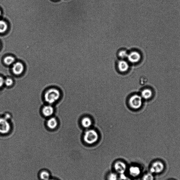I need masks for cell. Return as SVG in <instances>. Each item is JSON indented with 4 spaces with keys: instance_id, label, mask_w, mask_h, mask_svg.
Masks as SVG:
<instances>
[{
    "instance_id": "1",
    "label": "cell",
    "mask_w": 180,
    "mask_h": 180,
    "mask_svg": "<svg viewBox=\"0 0 180 180\" xmlns=\"http://www.w3.org/2000/svg\"><path fill=\"white\" fill-rule=\"evenodd\" d=\"M60 95V93L58 90L54 88L50 89L45 93L44 99L48 103L51 104L59 99Z\"/></svg>"
},
{
    "instance_id": "2",
    "label": "cell",
    "mask_w": 180,
    "mask_h": 180,
    "mask_svg": "<svg viewBox=\"0 0 180 180\" xmlns=\"http://www.w3.org/2000/svg\"><path fill=\"white\" fill-rule=\"evenodd\" d=\"M99 136L96 131L94 130H89L86 132L84 140L86 143L92 144L95 143L98 139Z\"/></svg>"
},
{
    "instance_id": "3",
    "label": "cell",
    "mask_w": 180,
    "mask_h": 180,
    "mask_svg": "<svg viewBox=\"0 0 180 180\" xmlns=\"http://www.w3.org/2000/svg\"><path fill=\"white\" fill-rule=\"evenodd\" d=\"M129 103L132 108L135 109H138L142 106V98L139 95H133L130 98Z\"/></svg>"
},
{
    "instance_id": "4",
    "label": "cell",
    "mask_w": 180,
    "mask_h": 180,
    "mask_svg": "<svg viewBox=\"0 0 180 180\" xmlns=\"http://www.w3.org/2000/svg\"><path fill=\"white\" fill-rule=\"evenodd\" d=\"M10 130V125L7 120L5 118H0V133L6 134Z\"/></svg>"
},
{
    "instance_id": "5",
    "label": "cell",
    "mask_w": 180,
    "mask_h": 180,
    "mask_svg": "<svg viewBox=\"0 0 180 180\" xmlns=\"http://www.w3.org/2000/svg\"><path fill=\"white\" fill-rule=\"evenodd\" d=\"M164 165L160 162H156L153 163L151 168L150 171L152 174H158L162 172L164 169Z\"/></svg>"
},
{
    "instance_id": "6",
    "label": "cell",
    "mask_w": 180,
    "mask_h": 180,
    "mask_svg": "<svg viewBox=\"0 0 180 180\" xmlns=\"http://www.w3.org/2000/svg\"><path fill=\"white\" fill-rule=\"evenodd\" d=\"M128 60L130 62L132 63H136L139 62L141 58V55L136 51H133L128 55Z\"/></svg>"
},
{
    "instance_id": "7",
    "label": "cell",
    "mask_w": 180,
    "mask_h": 180,
    "mask_svg": "<svg viewBox=\"0 0 180 180\" xmlns=\"http://www.w3.org/2000/svg\"><path fill=\"white\" fill-rule=\"evenodd\" d=\"M24 66L21 63L17 62L14 64L13 67V73L16 75H20L24 71Z\"/></svg>"
},
{
    "instance_id": "8",
    "label": "cell",
    "mask_w": 180,
    "mask_h": 180,
    "mask_svg": "<svg viewBox=\"0 0 180 180\" xmlns=\"http://www.w3.org/2000/svg\"><path fill=\"white\" fill-rule=\"evenodd\" d=\"M114 167L116 171L120 174H124L126 169L125 163L121 162H116L114 165Z\"/></svg>"
},
{
    "instance_id": "9",
    "label": "cell",
    "mask_w": 180,
    "mask_h": 180,
    "mask_svg": "<svg viewBox=\"0 0 180 180\" xmlns=\"http://www.w3.org/2000/svg\"><path fill=\"white\" fill-rule=\"evenodd\" d=\"M152 91L149 88L145 89L142 90L141 93V96L142 99L145 100H149L153 96Z\"/></svg>"
},
{
    "instance_id": "10",
    "label": "cell",
    "mask_w": 180,
    "mask_h": 180,
    "mask_svg": "<svg viewBox=\"0 0 180 180\" xmlns=\"http://www.w3.org/2000/svg\"><path fill=\"white\" fill-rule=\"evenodd\" d=\"M53 112H54V109L50 105H47L44 106L42 109L43 115L46 117H49L52 115Z\"/></svg>"
},
{
    "instance_id": "11",
    "label": "cell",
    "mask_w": 180,
    "mask_h": 180,
    "mask_svg": "<svg viewBox=\"0 0 180 180\" xmlns=\"http://www.w3.org/2000/svg\"><path fill=\"white\" fill-rule=\"evenodd\" d=\"M129 65L125 61H121L118 63V69L121 72H125L127 71L129 69Z\"/></svg>"
},
{
    "instance_id": "12",
    "label": "cell",
    "mask_w": 180,
    "mask_h": 180,
    "mask_svg": "<svg viewBox=\"0 0 180 180\" xmlns=\"http://www.w3.org/2000/svg\"><path fill=\"white\" fill-rule=\"evenodd\" d=\"M129 172L130 174L134 177H136L139 176L141 174V171L140 168L135 166H132L130 168Z\"/></svg>"
},
{
    "instance_id": "13",
    "label": "cell",
    "mask_w": 180,
    "mask_h": 180,
    "mask_svg": "<svg viewBox=\"0 0 180 180\" xmlns=\"http://www.w3.org/2000/svg\"><path fill=\"white\" fill-rule=\"evenodd\" d=\"M48 127L51 129H54L57 127L58 122L57 119L54 117L51 118L47 121Z\"/></svg>"
},
{
    "instance_id": "14",
    "label": "cell",
    "mask_w": 180,
    "mask_h": 180,
    "mask_svg": "<svg viewBox=\"0 0 180 180\" xmlns=\"http://www.w3.org/2000/svg\"><path fill=\"white\" fill-rule=\"evenodd\" d=\"M82 125L86 128H88L92 124V120L88 117H86L83 119L81 121Z\"/></svg>"
},
{
    "instance_id": "15",
    "label": "cell",
    "mask_w": 180,
    "mask_h": 180,
    "mask_svg": "<svg viewBox=\"0 0 180 180\" xmlns=\"http://www.w3.org/2000/svg\"><path fill=\"white\" fill-rule=\"evenodd\" d=\"M8 29V25L3 20H0V33L5 32Z\"/></svg>"
},
{
    "instance_id": "16",
    "label": "cell",
    "mask_w": 180,
    "mask_h": 180,
    "mask_svg": "<svg viewBox=\"0 0 180 180\" xmlns=\"http://www.w3.org/2000/svg\"><path fill=\"white\" fill-rule=\"evenodd\" d=\"M4 62L5 64L8 65L12 64L15 62V58L11 56L6 57L5 58Z\"/></svg>"
},
{
    "instance_id": "17",
    "label": "cell",
    "mask_w": 180,
    "mask_h": 180,
    "mask_svg": "<svg viewBox=\"0 0 180 180\" xmlns=\"http://www.w3.org/2000/svg\"><path fill=\"white\" fill-rule=\"evenodd\" d=\"M41 178L43 180H48L50 179V174L46 171L42 172L40 175Z\"/></svg>"
},
{
    "instance_id": "18",
    "label": "cell",
    "mask_w": 180,
    "mask_h": 180,
    "mask_svg": "<svg viewBox=\"0 0 180 180\" xmlns=\"http://www.w3.org/2000/svg\"><path fill=\"white\" fill-rule=\"evenodd\" d=\"M154 177L152 173H148L145 175L143 177V180H154Z\"/></svg>"
},
{
    "instance_id": "19",
    "label": "cell",
    "mask_w": 180,
    "mask_h": 180,
    "mask_svg": "<svg viewBox=\"0 0 180 180\" xmlns=\"http://www.w3.org/2000/svg\"><path fill=\"white\" fill-rule=\"evenodd\" d=\"M108 180H118L117 175L114 173H112L109 175L108 177Z\"/></svg>"
},
{
    "instance_id": "20",
    "label": "cell",
    "mask_w": 180,
    "mask_h": 180,
    "mask_svg": "<svg viewBox=\"0 0 180 180\" xmlns=\"http://www.w3.org/2000/svg\"><path fill=\"white\" fill-rule=\"evenodd\" d=\"M4 84L8 86H10L13 85V81L10 78H7L4 81Z\"/></svg>"
},
{
    "instance_id": "21",
    "label": "cell",
    "mask_w": 180,
    "mask_h": 180,
    "mask_svg": "<svg viewBox=\"0 0 180 180\" xmlns=\"http://www.w3.org/2000/svg\"><path fill=\"white\" fill-rule=\"evenodd\" d=\"M119 55L121 58H123L127 57L128 56L127 52L125 50L120 51L119 53Z\"/></svg>"
},
{
    "instance_id": "22",
    "label": "cell",
    "mask_w": 180,
    "mask_h": 180,
    "mask_svg": "<svg viewBox=\"0 0 180 180\" xmlns=\"http://www.w3.org/2000/svg\"><path fill=\"white\" fill-rule=\"evenodd\" d=\"M119 180H131L129 177L126 176L124 174H120Z\"/></svg>"
},
{
    "instance_id": "23",
    "label": "cell",
    "mask_w": 180,
    "mask_h": 180,
    "mask_svg": "<svg viewBox=\"0 0 180 180\" xmlns=\"http://www.w3.org/2000/svg\"><path fill=\"white\" fill-rule=\"evenodd\" d=\"M5 79L2 78V77L0 76V88H1L4 84Z\"/></svg>"
},
{
    "instance_id": "24",
    "label": "cell",
    "mask_w": 180,
    "mask_h": 180,
    "mask_svg": "<svg viewBox=\"0 0 180 180\" xmlns=\"http://www.w3.org/2000/svg\"><path fill=\"white\" fill-rule=\"evenodd\" d=\"M10 115H9V114H6V116L5 118L6 119H7H7L8 118H10Z\"/></svg>"
},
{
    "instance_id": "25",
    "label": "cell",
    "mask_w": 180,
    "mask_h": 180,
    "mask_svg": "<svg viewBox=\"0 0 180 180\" xmlns=\"http://www.w3.org/2000/svg\"><path fill=\"white\" fill-rule=\"evenodd\" d=\"M1 10H0V16H1Z\"/></svg>"
},
{
    "instance_id": "26",
    "label": "cell",
    "mask_w": 180,
    "mask_h": 180,
    "mask_svg": "<svg viewBox=\"0 0 180 180\" xmlns=\"http://www.w3.org/2000/svg\"><path fill=\"white\" fill-rule=\"evenodd\" d=\"M53 180V179H49V180Z\"/></svg>"
}]
</instances>
